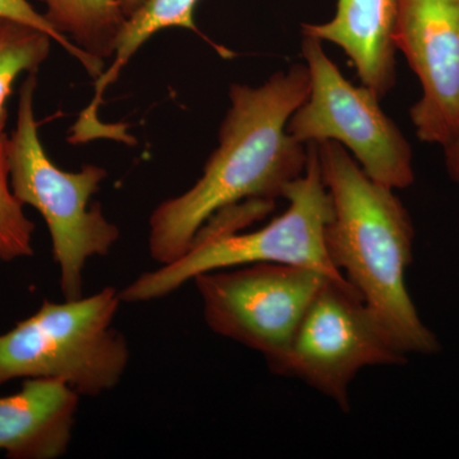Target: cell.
<instances>
[{
    "mask_svg": "<svg viewBox=\"0 0 459 459\" xmlns=\"http://www.w3.org/2000/svg\"><path fill=\"white\" fill-rule=\"evenodd\" d=\"M199 0H147L133 16L126 18L115 45L114 59L104 74L95 80V95L84 108L72 129V143H82L96 137L117 135V126H105L98 117L100 105L110 84L119 77L124 66L152 36L161 30L180 27L199 32L195 26V11Z\"/></svg>",
    "mask_w": 459,
    "mask_h": 459,
    "instance_id": "obj_12",
    "label": "cell"
},
{
    "mask_svg": "<svg viewBox=\"0 0 459 459\" xmlns=\"http://www.w3.org/2000/svg\"><path fill=\"white\" fill-rule=\"evenodd\" d=\"M122 300L115 287L41 307L0 334V386L27 377L57 379L95 397L119 385L128 367V342L113 323Z\"/></svg>",
    "mask_w": 459,
    "mask_h": 459,
    "instance_id": "obj_5",
    "label": "cell"
},
{
    "mask_svg": "<svg viewBox=\"0 0 459 459\" xmlns=\"http://www.w3.org/2000/svg\"><path fill=\"white\" fill-rule=\"evenodd\" d=\"M146 2L147 0H120L124 16L126 18L133 16Z\"/></svg>",
    "mask_w": 459,
    "mask_h": 459,
    "instance_id": "obj_18",
    "label": "cell"
},
{
    "mask_svg": "<svg viewBox=\"0 0 459 459\" xmlns=\"http://www.w3.org/2000/svg\"><path fill=\"white\" fill-rule=\"evenodd\" d=\"M325 279L309 268L255 263L193 281L211 331L261 353L270 368L286 351Z\"/></svg>",
    "mask_w": 459,
    "mask_h": 459,
    "instance_id": "obj_8",
    "label": "cell"
},
{
    "mask_svg": "<svg viewBox=\"0 0 459 459\" xmlns=\"http://www.w3.org/2000/svg\"><path fill=\"white\" fill-rule=\"evenodd\" d=\"M395 49L419 78L416 135L448 147L459 132V0H394Z\"/></svg>",
    "mask_w": 459,
    "mask_h": 459,
    "instance_id": "obj_9",
    "label": "cell"
},
{
    "mask_svg": "<svg viewBox=\"0 0 459 459\" xmlns=\"http://www.w3.org/2000/svg\"><path fill=\"white\" fill-rule=\"evenodd\" d=\"M9 181L8 135L0 137V262L33 255L35 223L26 216Z\"/></svg>",
    "mask_w": 459,
    "mask_h": 459,
    "instance_id": "obj_15",
    "label": "cell"
},
{
    "mask_svg": "<svg viewBox=\"0 0 459 459\" xmlns=\"http://www.w3.org/2000/svg\"><path fill=\"white\" fill-rule=\"evenodd\" d=\"M407 356L346 280L327 279L270 370L296 377L350 411V386L365 368L397 367Z\"/></svg>",
    "mask_w": 459,
    "mask_h": 459,
    "instance_id": "obj_7",
    "label": "cell"
},
{
    "mask_svg": "<svg viewBox=\"0 0 459 459\" xmlns=\"http://www.w3.org/2000/svg\"><path fill=\"white\" fill-rule=\"evenodd\" d=\"M0 21H13V22L40 30L49 35L53 41L60 45L63 49L68 51L69 56L77 59L91 77L98 80L100 75L104 74V63L98 62L93 57L87 56L66 36L57 31L56 27L51 25L49 20L45 17V14L39 13L27 0H0Z\"/></svg>",
    "mask_w": 459,
    "mask_h": 459,
    "instance_id": "obj_16",
    "label": "cell"
},
{
    "mask_svg": "<svg viewBox=\"0 0 459 459\" xmlns=\"http://www.w3.org/2000/svg\"><path fill=\"white\" fill-rule=\"evenodd\" d=\"M309 71L296 63L261 86H230V108L219 146L192 188L166 199L150 217L148 250L160 264L186 255L205 223L241 202H274L303 175L307 144L287 132V123L307 98Z\"/></svg>",
    "mask_w": 459,
    "mask_h": 459,
    "instance_id": "obj_1",
    "label": "cell"
},
{
    "mask_svg": "<svg viewBox=\"0 0 459 459\" xmlns=\"http://www.w3.org/2000/svg\"><path fill=\"white\" fill-rule=\"evenodd\" d=\"M394 0H337L323 23H303V35L337 45L351 59L362 86L385 98L395 84Z\"/></svg>",
    "mask_w": 459,
    "mask_h": 459,
    "instance_id": "obj_11",
    "label": "cell"
},
{
    "mask_svg": "<svg viewBox=\"0 0 459 459\" xmlns=\"http://www.w3.org/2000/svg\"><path fill=\"white\" fill-rule=\"evenodd\" d=\"M444 152L449 178L459 186V132L455 140L448 147L444 148Z\"/></svg>",
    "mask_w": 459,
    "mask_h": 459,
    "instance_id": "obj_17",
    "label": "cell"
},
{
    "mask_svg": "<svg viewBox=\"0 0 459 459\" xmlns=\"http://www.w3.org/2000/svg\"><path fill=\"white\" fill-rule=\"evenodd\" d=\"M36 74L20 89L16 128L8 137L9 181L18 201L41 214L51 238L65 300L83 298V273L93 256L110 253L120 237L101 205L91 204L107 179L105 169L86 165L80 171L57 168L42 146L35 119Z\"/></svg>",
    "mask_w": 459,
    "mask_h": 459,
    "instance_id": "obj_4",
    "label": "cell"
},
{
    "mask_svg": "<svg viewBox=\"0 0 459 459\" xmlns=\"http://www.w3.org/2000/svg\"><path fill=\"white\" fill-rule=\"evenodd\" d=\"M47 33L31 26L0 21V137L5 134L7 100L20 74H36L50 53Z\"/></svg>",
    "mask_w": 459,
    "mask_h": 459,
    "instance_id": "obj_14",
    "label": "cell"
},
{
    "mask_svg": "<svg viewBox=\"0 0 459 459\" xmlns=\"http://www.w3.org/2000/svg\"><path fill=\"white\" fill-rule=\"evenodd\" d=\"M307 166L283 193L285 212L264 228L250 232L199 234L188 252L159 270L144 272L119 291L122 303H147L177 291L207 272L279 263L346 280L334 267L325 247V229L332 219V199L320 171L318 147L307 144Z\"/></svg>",
    "mask_w": 459,
    "mask_h": 459,
    "instance_id": "obj_3",
    "label": "cell"
},
{
    "mask_svg": "<svg viewBox=\"0 0 459 459\" xmlns=\"http://www.w3.org/2000/svg\"><path fill=\"white\" fill-rule=\"evenodd\" d=\"M45 17L87 56L105 63L114 56L126 17L120 0H41Z\"/></svg>",
    "mask_w": 459,
    "mask_h": 459,
    "instance_id": "obj_13",
    "label": "cell"
},
{
    "mask_svg": "<svg viewBox=\"0 0 459 459\" xmlns=\"http://www.w3.org/2000/svg\"><path fill=\"white\" fill-rule=\"evenodd\" d=\"M301 50L310 89L287 123L289 134L303 144L337 142L377 183L394 190L412 186V148L380 99L344 78L322 41L303 35Z\"/></svg>",
    "mask_w": 459,
    "mask_h": 459,
    "instance_id": "obj_6",
    "label": "cell"
},
{
    "mask_svg": "<svg viewBox=\"0 0 459 459\" xmlns=\"http://www.w3.org/2000/svg\"><path fill=\"white\" fill-rule=\"evenodd\" d=\"M316 147L333 208L325 229L329 258L404 355L439 352V340L420 318L406 286L415 241L409 211L340 143Z\"/></svg>",
    "mask_w": 459,
    "mask_h": 459,
    "instance_id": "obj_2",
    "label": "cell"
},
{
    "mask_svg": "<svg viewBox=\"0 0 459 459\" xmlns=\"http://www.w3.org/2000/svg\"><path fill=\"white\" fill-rule=\"evenodd\" d=\"M81 395L62 380L27 377L0 397V451L12 459H56L71 446Z\"/></svg>",
    "mask_w": 459,
    "mask_h": 459,
    "instance_id": "obj_10",
    "label": "cell"
}]
</instances>
